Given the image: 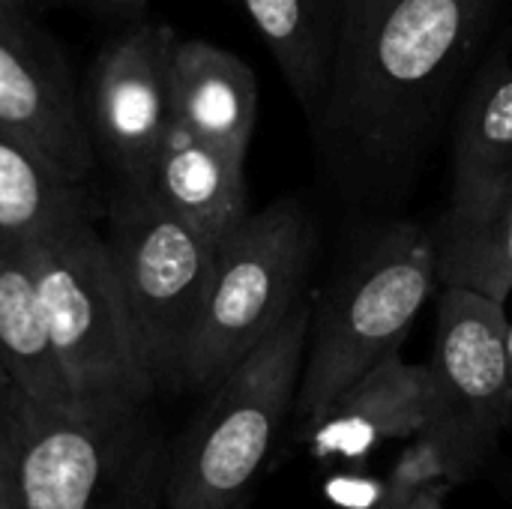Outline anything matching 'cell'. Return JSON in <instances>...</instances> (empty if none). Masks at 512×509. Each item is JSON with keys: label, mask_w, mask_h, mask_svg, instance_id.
Returning a JSON list of instances; mask_svg holds the SVG:
<instances>
[{"label": "cell", "mask_w": 512, "mask_h": 509, "mask_svg": "<svg viewBox=\"0 0 512 509\" xmlns=\"http://www.w3.org/2000/svg\"><path fill=\"white\" fill-rule=\"evenodd\" d=\"M501 0H342L330 96L315 129L360 186L411 174L483 48Z\"/></svg>", "instance_id": "cell-1"}, {"label": "cell", "mask_w": 512, "mask_h": 509, "mask_svg": "<svg viewBox=\"0 0 512 509\" xmlns=\"http://www.w3.org/2000/svg\"><path fill=\"white\" fill-rule=\"evenodd\" d=\"M438 282L432 228H384L312 303V327L294 399L297 432L330 408L357 378L402 348L417 312Z\"/></svg>", "instance_id": "cell-2"}, {"label": "cell", "mask_w": 512, "mask_h": 509, "mask_svg": "<svg viewBox=\"0 0 512 509\" xmlns=\"http://www.w3.org/2000/svg\"><path fill=\"white\" fill-rule=\"evenodd\" d=\"M312 327V300L249 351L216 387L183 438L168 453L165 509H231L267 462L273 441L294 411Z\"/></svg>", "instance_id": "cell-3"}, {"label": "cell", "mask_w": 512, "mask_h": 509, "mask_svg": "<svg viewBox=\"0 0 512 509\" xmlns=\"http://www.w3.org/2000/svg\"><path fill=\"white\" fill-rule=\"evenodd\" d=\"M168 453L144 405L24 402L12 465L15 509H150Z\"/></svg>", "instance_id": "cell-4"}, {"label": "cell", "mask_w": 512, "mask_h": 509, "mask_svg": "<svg viewBox=\"0 0 512 509\" xmlns=\"http://www.w3.org/2000/svg\"><path fill=\"white\" fill-rule=\"evenodd\" d=\"M102 237L144 375L156 393L183 390L216 243L171 213L150 186H117L102 210Z\"/></svg>", "instance_id": "cell-5"}, {"label": "cell", "mask_w": 512, "mask_h": 509, "mask_svg": "<svg viewBox=\"0 0 512 509\" xmlns=\"http://www.w3.org/2000/svg\"><path fill=\"white\" fill-rule=\"evenodd\" d=\"M312 252V222L291 198L249 213L216 243L204 309L183 363V390L216 387L297 309Z\"/></svg>", "instance_id": "cell-6"}, {"label": "cell", "mask_w": 512, "mask_h": 509, "mask_svg": "<svg viewBox=\"0 0 512 509\" xmlns=\"http://www.w3.org/2000/svg\"><path fill=\"white\" fill-rule=\"evenodd\" d=\"M24 252L75 399L147 405L156 390L141 369L99 219L72 222Z\"/></svg>", "instance_id": "cell-7"}, {"label": "cell", "mask_w": 512, "mask_h": 509, "mask_svg": "<svg viewBox=\"0 0 512 509\" xmlns=\"http://www.w3.org/2000/svg\"><path fill=\"white\" fill-rule=\"evenodd\" d=\"M177 36L168 24L132 21L96 57L84 102L96 156L117 186H150V174L171 117V54Z\"/></svg>", "instance_id": "cell-8"}, {"label": "cell", "mask_w": 512, "mask_h": 509, "mask_svg": "<svg viewBox=\"0 0 512 509\" xmlns=\"http://www.w3.org/2000/svg\"><path fill=\"white\" fill-rule=\"evenodd\" d=\"M0 129L69 183H84L93 171L96 147L69 63L54 39L9 3H0Z\"/></svg>", "instance_id": "cell-9"}, {"label": "cell", "mask_w": 512, "mask_h": 509, "mask_svg": "<svg viewBox=\"0 0 512 509\" xmlns=\"http://www.w3.org/2000/svg\"><path fill=\"white\" fill-rule=\"evenodd\" d=\"M504 306L480 291L441 285L429 360L444 417L492 447L512 423L510 321Z\"/></svg>", "instance_id": "cell-10"}, {"label": "cell", "mask_w": 512, "mask_h": 509, "mask_svg": "<svg viewBox=\"0 0 512 509\" xmlns=\"http://www.w3.org/2000/svg\"><path fill=\"white\" fill-rule=\"evenodd\" d=\"M441 417L444 402L429 363H408L393 351L336 396L297 438L321 456H363L387 441L414 438Z\"/></svg>", "instance_id": "cell-11"}, {"label": "cell", "mask_w": 512, "mask_h": 509, "mask_svg": "<svg viewBox=\"0 0 512 509\" xmlns=\"http://www.w3.org/2000/svg\"><path fill=\"white\" fill-rule=\"evenodd\" d=\"M512 186V60L483 57L462 93L453 132V195L447 219H465Z\"/></svg>", "instance_id": "cell-12"}, {"label": "cell", "mask_w": 512, "mask_h": 509, "mask_svg": "<svg viewBox=\"0 0 512 509\" xmlns=\"http://www.w3.org/2000/svg\"><path fill=\"white\" fill-rule=\"evenodd\" d=\"M174 126L246 159L258 123V78L231 51L204 39H177L171 54Z\"/></svg>", "instance_id": "cell-13"}, {"label": "cell", "mask_w": 512, "mask_h": 509, "mask_svg": "<svg viewBox=\"0 0 512 509\" xmlns=\"http://www.w3.org/2000/svg\"><path fill=\"white\" fill-rule=\"evenodd\" d=\"M150 192L213 243L249 216L246 159L174 123L156 156Z\"/></svg>", "instance_id": "cell-14"}, {"label": "cell", "mask_w": 512, "mask_h": 509, "mask_svg": "<svg viewBox=\"0 0 512 509\" xmlns=\"http://www.w3.org/2000/svg\"><path fill=\"white\" fill-rule=\"evenodd\" d=\"M0 369L33 405H75L24 249L0 246Z\"/></svg>", "instance_id": "cell-15"}, {"label": "cell", "mask_w": 512, "mask_h": 509, "mask_svg": "<svg viewBox=\"0 0 512 509\" xmlns=\"http://www.w3.org/2000/svg\"><path fill=\"white\" fill-rule=\"evenodd\" d=\"M279 72L315 126L324 114L342 27V0H240Z\"/></svg>", "instance_id": "cell-16"}, {"label": "cell", "mask_w": 512, "mask_h": 509, "mask_svg": "<svg viewBox=\"0 0 512 509\" xmlns=\"http://www.w3.org/2000/svg\"><path fill=\"white\" fill-rule=\"evenodd\" d=\"M84 219H102L84 183L63 180L39 153L0 129V246L24 249Z\"/></svg>", "instance_id": "cell-17"}, {"label": "cell", "mask_w": 512, "mask_h": 509, "mask_svg": "<svg viewBox=\"0 0 512 509\" xmlns=\"http://www.w3.org/2000/svg\"><path fill=\"white\" fill-rule=\"evenodd\" d=\"M435 234L438 282L507 303L512 294V186L465 219H441Z\"/></svg>", "instance_id": "cell-18"}, {"label": "cell", "mask_w": 512, "mask_h": 509, "mask_svg": "<svg viewBox=\"0 0 512 509\" xmlns=\"http://www.w3.org/2000/svg\"><path fill=\"white\" fill-rule=\"evenodd\" d=\"M21 420H24V396L12 384V378L0 369V504H15L12 465H15Z\"/></svg>", "instance_id": "cell-19"}, {"label": "cell", "mask_w": 512, "mask_h": 509, "mask_svg": "<svg viewBox=\"0 0 512 509\" xmlns=\"http://www.w3.org/2000/svg\"><path fill=\"white\" fill-rule=\"evenodd\" d=\"M18 9H30V6H63V9H81L90 15H102V18H114V21H141L147 12V0H0Z\"/></svg>", "instance_id": "cell-20"}, {"label": "cell", "mask_w": 512, "mask_h": 509, "mask_svg": "<svg viewBox=\"0 0 512 509\" xmlns=\"http://www.w3.org/2000/svg\"><path fill=\"white\" fill-rule=\"evenodd\" d=\"M444 495H447V489H441V486H432V489H423L408 509H444Z\"/></svg>", "instance_id": "cell-21"}, {"label": "cell", "mask_w": 512, "mask_h": 509, "mask_svg": "<svg viewBox=\"0 0 512 509\" xmlns=\"http://www.w3.org/2000/svg\"><path fill=\"white\" fill-rule=\"evenodd\" d=\"M231 509H249V498H243L240 504H234V507H231Z\"/></svg>", "instance_id": "cell-22"}, {"label": "cell", "mask_w": 512, "mask_h": 509, "mask_svg": "<svg viewBox=\"0 0 512 509\" xmlns=\"http://www.w3.org/2000/svg\"><path fill=\"white\" fill-rule=\"evenodd\" d=\"M0 509H15V504H0Z\"/></svg>", "instance_id": "cell-23"}]
</instances>
